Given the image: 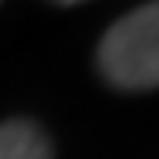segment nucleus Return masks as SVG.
<instances>
[{
  "label": "nucleus",
  "mask_w": 159,
  "mask_h": 159,
  "mask_svg": "<svg viewBox=\"0 0 159 159\" xmlns=\"http://www.w3.org/2000/svg\"><path fill=\"white\" fill-rule=\"evenodd\" d=\"M58 3H78V0H58Z\"/></svg>",
  "instance_id": "nucleus-3"
},
{
  "label": "nucleus",
  "mask_w": 159,
  "mask_h": 159,
  "mask_svg": "<svg viewBox=\"0 0 159 159\" xmlns=\"http://www.w3.org/2000/svg\"><path fill=\"white\" fill-rule=\"evenodd\" d=\"M98 68L122 92L159 88V0L119 17L98 44Z\"/></svg>",
  "instance_id": "nucleus-1"
},
{
  "label": "nucleus",
  "mask_w": 159,
  "mask_h": 159,
  "mask_svg": "<svg viewBox=\"0 0 159 159\" xmlns=\"http://www.w3.org/2000/svg\"><path fill=\"white\" fill-rule=\"evenodd\" d=\"M0 159H54L51 139L27 119H10L0 125Z\"/></svg>",
  "instance_id": "nucleus-2"
}]
</instances>
